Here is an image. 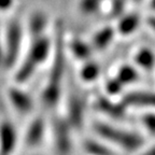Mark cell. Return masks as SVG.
Returning <instances> with one entry per match:
<instances>
[{
  "label": "cell",
  "mask_w": 155,
  "mask_h": 155,
  "mask_svg": "<svg viewBox=\"0 0 155 155\" xmlns=\"http://www.w3.org/2000/svg\"><path fill=\"white\" fill-rule=\"evenodd\" d=\"M52 51H53V41L48 36L43 35L32 39L26 58H28L37 67H39L48 61Z\"/></svg>",
  "instance_id": "5"
},
{
  "label": "cell",
  "mask_w": 155,
  "mask_h": 155,
  "mask_svg": "<svg viewBox=\"0 0 155 155\" xmlns=\"http://www.w3.org/2000/svg\"><path fill=\"white\" fill-rule=\"evenodd\" d=\"M48 126L44 121V119L38 116L32 120L29 125L27 126L26 133L24 136V144L28 149L38 148L44 140V137L46 135Z\"/></svg>",
  "instance_id": "8"
},
{
  "label": "cell",
  "mask_w": 155,
  "mask_h": 155,
  "mask_svg": "<svg viewBox=\"0 0 155 155\" xmlns=\"http://www.w3.org/2000/svg\"><path fill=\"white\" fill-rule=\"evenodd\" d=\"M81 148L84 151V153L92 155H107L115 153V151L112 150L109 144H107L104 140L100 141L93 138H87L83 140Z\"/></svg>",
  "instance_id": "17"
},
{
  "label": "cell",
  "mask_w": 155,
  "mask_h": 155,
  "mask_svg": "<svg viewBox=\"0 0 155 155\" xmlns=\"http://www.w3.org/2000/svg\"><path fill=\"white\" fill-rule=\"evenodd\" d=\"M67 51L74 57L75 59L81 61H85L91 59L94 53V48L90 42H86L80 38H73L70 41L66 42Z\"/></svg>",
  "instance_id": "12"
},
{
  "label": "cell",
  "mask_w": 155,
  "mask_h": 155,
  "mask_svg": "<svg viewBox=\"0 0 155 155\" xmlns=\"http://www.w3.org/2000/svg\"><path fill=\"white\" fill-rule=\"evenodd\" d=\"M15 0H0V12L9 11L14 5Z\"/></svg>",
  "instance_id": "25"
},
{
  "label": "cell",
  "mask_w": 155,
  "mask_h": 155,
  "mask_svg": "<svg viewBox=\"0 0 155 155\" xmlns=\"http://www.w3.org/2000/svg\"><path fill=\"white\" fill-rule=\"evenodd\" d=\"M131 1H134V2H141V1H142V0H131Z\"/></svg>",
  "instance_id": "30"
},
{
  "label": "cell",
  "mask_w": 155,
  "mask_h": 155,
  "mask_svg": "<svg viewBox=\"0 0 155 155\" xmlns=\"http://www.w3.org/2000/svg\"><path fill=\"white\" fill-rule=\"evenodd\" d=\"M8 98L11 106L21 114H28L34 109L32 97L18 86H11L8 90Z\"/></svg>",
  "instance_id": "9"
},
{
  "label": "cell",
  "mask_w": 155,
  "mask_h": 155,
  "mask_svg": "<svg viewBox=\"0 0 155 155\" xmlns=\"http://www.w3.org/2000/svg\"><path fill=\"white\" fill-rule=\"evenodd\" d=\"M66 46L65 31L61 23L56 25L55 40L53 42V63L48 74V80L42 91V102L48 108H53L59 101L61 94V81L66 70Z\"/></svg>",
  "instance_id": "1"
},
{
  "label": "cell",
  "mask_w": 155,
  "mask_h": 155,
  "mask_svg": "<svg viewBox=\"0 0 155 155\" xmlns=\"http://www.w3.org/2000/svg\"><path fill=\"white\" fill-rule=\"evenodd\" d=\"M48 25V18L42 11H36L28 19V34L31 39L45 35V30Z\"/></svg>",
  "instance_id": "15"
},
{
  "label": "cell",
  "mask_w": 155,
  "mask_h": 155,
  "mask_svg": "<svg viewBox=\"0 0 155 155\" xmlns=\"http://www.w3.org/2000/svg\"><path fill=\"white\" fill-rule=\"evenodd\" d=\"M117 24L115 30L120 36H130L139 28L141 23L140 15L137 13H123L117 17Z\"/></svg>",
  "instance_id": "13"
},
{
  "label": "cell",
  "mask_w": 155,
  "mask_h": 155,
  "mask_svg": "<svg viewBox=\"0 0 155 155\" xmlns=\"http://www.w3.org/2000/svg\"><path fill=\"white\" fill-rule=\"evenodd\" d=\"M79 75L81 80L85 83L95 82L100 75V66L97 61H93L92 58L83 61L82 67L79 71Z\"/></svg>",
  "instance_id": "18"
},
{
  "label": "cell",
  "mask_w": 155,
  "mask_h": 155,
  "mask_svg": "<svg viewBox=\"0 0 155 155\" xmlns=\"http://www.w3.org/2000/svg\"><path fill=\"white\" fill-rule=\"evenodd\" d=\"M3 63V43H1V38H0V64Z\"/></svg>",
  "instance_id": "27"
},
{
  "label": "cell",
  "mask_w": 155,
  "mask_h": 155,
  "mask_svg": "<svg viewBox=\"0 0 155 155\" xmlns=\"http://www.w3.org/2000/svg\"><path fill=\"white\" fill-rule=\"evenodd\" d=\"M147 154L155 155V145H153V147H151L149 150H147Z\"/></svg>",
  "instance_id": "28"
},
{
  "label": "cell",
  "mask_w": 155,
  "mask_h": 155,
  "mask_svg": "<svg viewBox=\"0 0 155 155\" xmlns=\"http://www.w3.org/2000/svg\"><path fill=\"white\" fill-rule=\"evenodd\" d=\"M17 145V133L9 121L0 124V154H11Z\"/></svg>",
  "instance_id": "11"
},
{
  "label": "cell",
  "mask_w": 155,
  "mask_h": 155,
  "mask_svg": "<svg viewBox=\"0 0 155 155\" xmlns=\"http://www.w3.org/2000/svg\"><path fill=\"white\" fill-rule=\"evenodd\" d=\"M23 43V27L18 21H12L8 25L3 41V65L7 68L15 66Z\"/></svg>",
  "instance_id": "3"
},
{
  "label": "cell",
  "mask_w": 155,
  "mask_h": 155,
  "mask_svg": "<svg viewBox=\"0 0 155 155\" xmlns=\"http://www.w3.org/2000/svg\"><path fill=\"white\" fill-rule=\"evenodd\" d=\"M116 30L112 26H104L98 29L91 39L90 43L92 44L94 51H102L106 50L113 42L116 36Z\"/></svg>",
  "instance_id": "14"
},
{
  "label": "cell",
  "mask_w": 155,
  "mask_h": 155,
  "mask_svg": "<svg viewBox=\"0 0 155 155\" xmlns=\"http://www.w3.org/2000/svg\"><path fill=\"white\" fill-rule=\"evenodd\" d=\"M86 104L85 100L79 94H72L68 100L67 121L74 129H81L84 124Z\"/></svg>",
  "instance_id": "7"
},
{
  "label": "cell",
  "mask_w": 155,
  "mask_h": 155,
  "mask_svg": "<svg viewBox=\"0 0 155 155\" xmlns=\"http://www.w3.org/2000/svg\"><path fill=\"white\" fill-rule=\"evenodd\" d=\"M94 107L100 113L115 120L124 117L126 114V109H127L121 102V100H120V102H115L108 95L97 97L96 100L94 101Z\"/></svg>",
  "instance_id": "10"
},
{
  "label": "cell",
  "mask_w": 155,
  "mask_h": 155,
  "mask_svg": "<svg viewBox=\"0 0 155 155\" xmlns=\"http://www.w3.org/2000/svg\"><path fill=\"white\" fill-rule=\"evenodd\" d=\"M106 0H79L78 8L82 14L91 15L96 13Z\"/></svg>",
  "instance_id": "21"
},
{
  "label": "cell",
  "mask_w": 155,
  "mask_h": 155,
  "mask_svg": "<svg viewBox=\"0 0 155 155\" xmlns=\"http://www.w3.org/2000/svg\"><path fill=\"white\" fill-rule=\"evenodd\" d=\"M141 123L151 135L155 136V112H147L142 114Z\"/></svg>",
  "instance_id": "23"
},
{
  "label": "cell",
  "mask_w": 155,
  "mask_h": 155,
  "mask_svg": "<svg viewBox=\"0 0 155 155\" xmlns=\"http://www.w3.org/2000/svg\"><path fill=\"white\" fill-rule=\"evenodd\" d=\"M53 145L55 153L69 154L72 152V139L71 130L72 127L67 119L57 117L53 121Z\"/></svg>",
  "instance_id": "4"
},
{
  "label": "cell",
  "mask_w": 155,
  "mask_h": 155,
  "mask_svg": "<svg viewBox=\"0 0 155 155\" xmlns=\"http://www.w3.org/2000/svg\"><path fill=\"white\" fill-rule=\"evenodd\" d=\"M145 22H147V25H148L149 28H150L152 31L155 32V14L148 16V18H147Z\"/></svg>",
  "instance_id": "26"
},
{
  "label": "cell",
  "mask_w": 155,
  "mask_h": 155,
  "mask_svg": "<svg viewBox=\"0 0 155 155\" xmlns=\"http://www.w3.org/2000/svg\"><path fill=\"white\" fill-rule=\"evenodd\" d=\"M127 0H111V15L113 17H119L125 11Z\"/></svg>",
  "instance_id": "24"
},
{
  "label": "cell",
  "mask_w": 155,
  "mask_h": 155,
  "mask_svg": "<svg viewBox=\"0 0 155 155\" xmlns=\"http://www.w3.org/2000/svg\"><path fill=\"white\" fill-rule=\"evenodd\" d=\"M115 77L121 81V83L124 86L134 84V83L137 82L139 79L138 68L136 67V66L128 65V64L122 65L121 67L117 69V71H116Z\"/></svg>",
  "instance_id": "20"
},
{
  "label": "cell",
  "mask_w": 155,
  "mask_h": 155,
  "mask_svg": "<svg viewBox=\"0 0 155 155\" xmlns=\"http://www.w3.org/2000/svg\"><path fill=\"white\" fill-rule=\"evenodd\" d=\"M134 63L138 69L152 71L155 68V53L149 48H141L134 55Z\"/></svg>",
  "instance_id": "16"
},
{
  "label": "cell",
  "mask_w": 155,
  "mask_h": 155,
  "mask_svg": "<svg viewBox=\"0 0 155 155\" xmlns=\"http://www.w3.org/2000/svg\"><path fill=\"white\" fill-rule=\"evenodd\" d=\"M37 68L38 67L31 61H29L28 58L25 57V59L21 63V65L18 66V68L15 71V82L17 84H24V83H26L27 81L31 79L32 74L36 72Z\"/></svg>",
  "instance_id": "19"
},
{
  "label": "cell",
  "mask_w": 155,
  "mask_h": 155,
  "mask_svg": "<svg viewBox=\"0 0 155 155\" xmlns=\"http://www.w3.org/2000/svg\"><path fill=\"white\" fill-rule=\"evenodd\" d=\"M92 127L100 140L125 152H137L144 145V140L140 135L113 124L97 121L93 123Z\"/></svg>",
  "instance_id": "2"
},
{
  "label": "cell",
  "mask_w": 155,
  "mask_h": 155,
  "mask_svg": "<svg viewBox=\"0 0 155 155\" xmlns=\"http://www.w3.org/2000/svg\"><path fill=\"white\" fill-rule=\"evenodd\" d=\"M150 8L155 12V0H150Z\"/></svg>",
  "instance_id": "29"
},
{
  "label": "cell",
  "mask_w": 155,
  "mask_h": 155,
  "mask_svg": "<svg viewBox=\"0 0 155 155\" xmlns=\"http://www.w3.org/2000/svg\"><path fill=\"white\" fill-rule=\"evenodd\" d=\"M121 102L126 108L155 110V92L133 91L121 97Z\"/></svg>",
  "instance_id": "6"
},
{
  "label": "cell",
  "mask_w": 155,
  "mask_h": 155,
  "mask_svg": "<svg viewBox=\"0 0 155 155\" xmlns=\"http://www.w3.org/2000/svg\"><path fill=\"white\" fill-rule=\"evenodd\" d=\"M124 85L121 83V81L117 79L116 77L110 78L109 80L106 81V84H104V92L108 96L112 97L114 96H119V95H122L123 93V88Z\"/></svg>",
  "instance_id": "22"
}]
</instances>
